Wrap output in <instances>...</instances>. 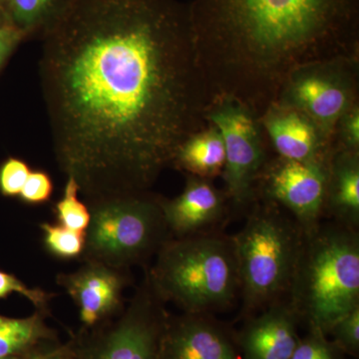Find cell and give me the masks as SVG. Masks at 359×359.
I'll list each match as a JSON object with an SVG mask.
<instances>
[{
  "label": "cell",
  "mask_w": 359,
  "mask_h": 359,
  "mask_svg": "<svg viewBox=\"0 0 359 359\" xmlns=\"http://www.w3.org/2000/svg\"><path fill=\"white\" fill-rule=\"evenodd\" d=\"M40 37L56 161L87 205L149 192L209 125L188 4L71 0Z\"/></svg>",
  "instance_id": "1"
},
{
  "label": "cell",
  "mask_w": 359,
  "mask_h": 359,
  "mask_svg": "<svg viewBox=\"0 0 359 359\" xmlns=\"http://www.w3.org/2000/svg\"><path fill=\"white\" fill-rule=\"evenodd\" d=\"M194 40L212 96L257 118L292 71L359 57V0H190Z\"/></svg>",
  "instance_id": "2"
},
{
  "label": "cell",
  "mask_w": 359,
  "mask_h": 359,
  "mask_svg": "<svg viewBox=\"0 0 359 359\" xmlns=\"http://www.w3.org/2000/svg\"><path fill=\"white\" fill-rule=\"evenodd\" d=\"M287 302L309 330L328 335L359 306L358 231L335 222L304 231Z\"/></svg>",
  "instance_id": "3"
},
{
  "label": "cell",
  "mask_w": 359,
  "mask_h": 359,
  "mask_svg": "<svg viewBox=\"0 0 359 359\" xmlns=\"http://www.w3.org/2000/svg\"><path fill=\"white\" fill-rule=\"evenodd\" d=\"M146 276L161 301L184 313L212 316L230 308L240 295L231 237L211 231L170 238Z\"/></svg>",
  "instance_id": "4"
},
{
  "label": "cell",
  "mask_w": 359,
  "mask_h": 359,
  "mask_svg": "<svg viewBox=\"0 0 359 359\" xmlns=\"http://www.w3.org/2000/svg\"><path fill=\"white\" fill-rule=\"evenodd\" d=\"M250 208L245 226L231 237L245 318L287 294L304 233L294 218L273 203L257 198Z\"/></svg>",
  "instance_id": "5"
},
{
  "label": "cell",
  "mask_w": 359,
  "mask_h": 359,
  "mask_svg": "<svg viewBox=\"0 0 359 359\" xmlns=\"http://www.w3.org/2000/svg\"><path fill=\"white\" fill-rule=\"evenodd\" d=\"M90 223L81 259L127 269L145 263L171 237L159 196L149 192L88 205Z\"/></svg>",
  "instance_id": "6"
},
{
  "label": "cell",
  "mask_w": 359,
  "mask_h": 359,
  "mask_svg": "<svg viewBox=\"0 0 359 359\" xmlns=\"http://www.w3.org/2000/svg\"><path fill=\"white\" fill-rule=\"evenodd\" d=\"M169 316L146 276L121 313L67 346L76 359H161Z\"/></svg>",
  "instance_id": "7"
},
{
  "label": "cell",
  "mask_w": 359,
  "mask_h": 359,
  "mask_svg": "<svg viewBox=\"0 0 359 359\" xmlns=\"http://www.w3.org/2000/svg\"><path fill=\"white\" fill-rule=\"evenodd\" d=\"M205 120L223 138L224 193L233 207L247 209L257 200V180L268 160L259 118L231 97L214 96L205 111Z\"/></svg>",
  "instance_id": "8"
},
{
  "label": "cell",
  "mask_w": 359,
  "mask_h": 359,
  "mask_svg": "<svg viewBox=\"0 0 359 359\" xmlns=\"http://www.w3.org/2000/svg\"><path fill=\"white\" fill-rule=\"evenodd\" d=\"M358 90L359 57L318 61L292 71L276 102L301 111L332 140L339 118L358 103Z\"/></svg>",
  "instance_id": "9"
},
{
  "label": "cell",
  "mask_w": 359,
  "mask_h": 359,
  "mask_svg": "<svg viewBox=\"0 0 359 359\" xmlns=\"http://www.w3.org/2000/svg\"><path fill=\"white\" fill-rule=\"evenodd\" d=\"M327 165L278 156L266 160L257 180V199L273 203L292 216L304 231L311 230L323 217Z\"/></svg>",
  "instance_id": "10"
},
{
  "label": "cell",
  "mask_w": 359,
  "mask_h": 359,
  "mask_svg": "<svg viewBox=\"0 0 359 359\" xmlns=\"http://www.w3.org/2000/svg\"><path fill=\"white\" fill-rule=\"evenodd\" d=\"M127 269L83 262L72 273H61L56 283L65 290L78 309L81 330L107 323L125 308L124 290L129 285Z\"/></svg>",
  "instance_id": "11"
},
{
  "label": "cell",
  "mask_w": 359,
  "mask_h": 359,
  "mask_svg": "<svg viewBox=\"0 0 359 359\" xmlns=\"http://www.w3.org/2000/svg\"><path fill=\"white\" fill-rule=\"evenodd\" d=\"M259 121L278 157L328 164L334 150L332 139L301 111L276 101Z\"/></svg>",
  "instance_id": "12"
},
{
  "label": "cell",
  "mask_w": 359,
  "mask_h": 359,
  "mask_svg": "<svg viewBox=\"0 0 359 359\" xmlns=\"http://www.w3.org/2000/svg\"><path fill=\"white\" fill-rule=\"evenodd\" d=\"M161 359H241L235 334L210 314L170 316Z\"/></svg>",
  "instance_id": "13"
},
{
  "label": "cell",
  "mask_w": 359,
  "mask_h": 359,
  "mask_svg": "<svg viewBox=\"0 0 359 359\" xmlns=\"http://www.w3.org/2000/svg\"><path fill=\"white\" fill-rule=\"evenodd\" d=\"M183 192L173 199L160 197L159 204L172 238H184L208 230L226 215V193L219 191L212 180L187 175Z\"/></svg>",
  "instance_id": "14"
},
{
  "label": "cell",
  "mask_w": 359,
  "mask_h": 359,
  "mask_svg": "<svg viewBox=\"0 0 359 359\" xmlns=\"http://www.w3.org/2000/svg\"><path fill=\"white\" fill-rule=\"evenodd\" d=\"M299 323L287 301L250 316L235 334L241 359H290L301 339L297 334Z\"/></svg>",
  "instance_id": "15"
},
{
  "label": "cell",
  "mask_w": 359,
  "mask_h": 359,
  "mask_svg": "<svg viewBox=\"0 0 359 359\" xmlns=\"http://www.w3.org/2000/svg\"><path fill=\"white\" fill-rule=\"evenodd\" d=\"M323 216L358 231L359 152L332 150L327 165Z\"/></svg>",
  "instance_id": "16"
},
{
  "label": "cell",
  "mask_w": 359,
  "mask_h": 359,
  "mask_svg": "<svg viewBox=\"0 0 359 359\" xmlns=\"http://www.w3.org/2000/svg\"><path fill=\"white\" fill-rule=\"evenodd\" d=\"M226 152L222 135L210 124L193 134L175 155L172 166L189 176L212 180L223 174Z\"/></svg>",
  "instance_id": "17"
},
{
  "label": "cell",
  "mask_w": 359,
  "mask_h": 359,
  "mask_svg": "<svg viewBox=\"0 0 359 359\" xmlns=\"http://www.w3.org/2000/svg\"><path fill=\"white\" fill-rule=\"evenodd\" d=\"M46 316L37 311L23 318L0 316V359L28 358L57 344V335L46 325Z\"/></svg>",
  "instance_id": "18"
},
{
  "label": "cell",
  "mask_w": 359,
  "mask_h": 359,
  "mask_svg": "<svg viewBox=\"0 0 359 359\" xmlns=\"http://www.w3.org/2000/svg\"><path fill=\"white\" fill-rule=\"evenodd\" d=\"M71 0H0V7L11 27L25 39L42 34L69 6Z\"/></svg>",
  "instance_id": "19"
},
{
  "label": "cell",
  "mask_w": 359,
  "mask_h": 359,
  "mask_svg": "<svg viewBox=\"0 0 359 359\" xmlns=\"http://www.w3.org/2000/svg\"><path fill=\"white\" fill-rule=\"evenodd\" d=\"M45 249L60 259H81L85 249V231L70 230L60 224L41 223Z\"/></svg>",
  "instance_id": "20"
},
{
  "label": "cell",
  "mask_w": 359,
  "mask_h": 359,
  "mask_svg": "<svg viewBox=\"0 0 359 359\" xmlns=\"http://www.w3.org/2000/svg\"><path fill=\"white\" fill-rule=\"evenodd\" d=\"M79 187L72 177H67L62 198L54 205L57 224H62L70 230L85 231L90 223V210L78 197Z\"/></svg>",
  "instance_id": "21"
},
{
  "label": "cell",
  "mask_w": 359,
  "mask_h": 359,
  "mask_svg": "<svg viewBox=\"0 0 359 359\" xmlns=\"http://www.w3.org/2000/svg\"><path fill=\"white\" fill-rule=\"evenodd\" d=\"M13 294L22 295L32 302L35 311L47 316H50V302L55 294H51L39 287L32 289L13 273H6L0 269V299H7Z\"/></svg>",
  "instance_id": "22"
},
{
  "label": "cell",
  "mask_w": 359,
  "mask_h": 359,
  "mask_svg": "<svg viewBox=\"0 0 359 359\" xmlns=\"http://www.w3.org/2000/svg\"><path fill=\"white\" fill-rule=\"evenodd\" d=\"M290 359H346V354L327 334L309 330L308 334L299 339Z\"/></svg>",
  "instance_id": "23"
},
{
  "label": "cell",
  "mask_w": 359,
  "mask_h": 359,
  "mask_svg": "<svg viewBox=\"0 0 359 359\" xmlns=\"http://www.w3.org/2000/svg\"><path fill=\"white\" fill-rule=\"evenodd\" d=\"M332 342L346 355L358 358L359 353V306L344 314L330 328Z\"/></svg>",
  "instance_id": "24"
},
{
  "label": "cell",
  "mask_w": 359,
  "mask_h": 359,
  "mask_svg": "<svg viewBox=\"0 0 359 359\" xmlns=\"http://www.w3.org/2000/svg\"><path fill=\"white\" fill-rule=\"evenodd\" d=\"M334 150L359 152V102L339 118L332 136Z\"/></svg>",
  "instance_id": "25"
},
{
  "label": "cell",
  "mask_w": 359,
  "mask_h": 359,
  "mask_svg": "<svg viewBox=\"0 0 359 359\" xmlns=\"http://www.w3.org/2000/svg\"><path fill=\"white\" fill-rule=\"evenodd\" d=\"M30 170L27 163L18 158H8L0 166V193L4 197L20 196Z\"/></svg>",
  "instance_id": "26"
},
{
  "label": "cell",
  "mask_w": 359,
  "mask_h": 359,
  "mask_svg": "<svg viewBox=\"0 0 359 359\" xmlns=\"http://www.w3.org/2000/svg\"><path fill=\"white\" fill-rule=\"evenodd\" d=\"M53 193V182L44 171H32L20 194V200L27 205L48 202Z\"/></svg>",
  "instance_id": "27"
},
{
  "label": "cell",
  "mask_w": 359,
  "mask_h": 359,
  "mask_svg": "<svg viewBox=\"0 0 359 359\" xmlns=\"http://www.w3.org/2000/svg\"><path fill=\"white\" fill-rule=\"evenodd\" d=\"M25 37L15 28L6 26L0 30V67Z\"/></svg>",
  "instance_id": "28"
},
{
  "label": "cell",
  "mask_w": 359,
  "mask_h": 359,
  "mask_svg": "<svg viewBox=\"0 0 359 359\" xmlns=\"http://www.w3.org/2000/svg\"><path fill=\"white\" fill-rule=\"evenodd\" d=\"M25 359H76L71 353L69 347L67 344L61 346V344H54L46 348L41 349L37 353L32 354V355Z\"/></svg>",
  "instance_id": "29"
},
{
  "label": "cell",
  "mask_w": 359,
  "mask_h": 359,
  "mask_svg": "<svg viewBox=\"0 0 359 359\" xmlns=\"http://www.w3.org/2000/svg\"><path fill=\"white\" fill-rule=\"evenodd\" d=\"M6 26H11L8 25V21L6 20V14L2 11L1 7H0V30L4 29Z\"/></svg>",
  "instance_id": "30"
},
{
  "label": "cell",
  "mask_w": 359,
  "mask_h": 359,
  "mask_svg": "<svg viewBox=\"0 0 359 359\" xmlns=\"http://www.w3.org/2000/svg\"><path fill=\"white\" fill-rule=\"evenodd\" d=\"M11 359H25V358H11Z\"/></svg>",
  "instance_id": "31"
}]
</instances>
